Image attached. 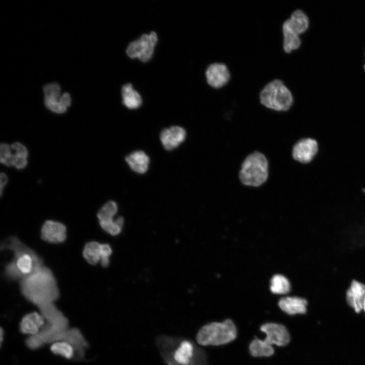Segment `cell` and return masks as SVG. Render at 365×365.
<instances>
[{
    "label": "cell",
    "mask_w": 365,
    "mask_h": 365,
    "mask_svg": "<svg viewBox=\"0 0 365 365\" xmlns=\"http://www.w3.org/2000/svg\"><path fill=\"white\" fill-rule=\"evenodd\" d=\"M20 290L26 299L38 307L54 303L60 295L53 272L44 265L21 280Z\"/></svg>",
    "instance_id": "obj_1"
},
{
    "label": "cell",
    "mask_w": 365,
    "mask_h": 365,
    "mask_svg": "<svg viewBox=\"0 0 365 365\" xmlns=\"http://www.w3.org/2000/svg\"><path fill=\"white\" fill-rule=\"evenodd\" d=\"M38 307L46 323L37 335L29 336L26 340V345L31 349H38L45 344L52 343L57 335L68 328L67 318L53 303Z\"/></svg>",
    "instance_id": "obj_2"
},
{
    "label": "cell",
    "mask_w": 365,
    "mask_h": 365,
    "mask_svg": "<svg viewBox=\"0 0 365 365\" xmlns=\"http://www.w3.org/2000/svg\"><path fill=\"white\" fill-rule=\"evenodd\" d=\"M242 185L251 188H259L269 177V161L263 153L254 151L242 161L238 173Z\"/></svg>",
    "instance_id": "obj_3"
},
{
    "label": "cell",
    "mask_w": 365,
    "mask_h": 365,
    "mask_svg": "<svg viewBox=\"0 0 365 365\" xmlns=\"http://www.w3.org/2000/svg\"><path fill=\"white\" fill-rule=\"evenodd\" d=\"M259 97L261 105L276 112H287L294 103L292 92L280 79H274L266 84L260 91Z\"/></svg>",
    "instance_id": "obj_4"
},
{
    "label": "cell",
    "mask_w": 365,
    "mask_h": 365,
    "mask_svg": "<svg viewBox=\"0 0 365 365\" xmlns=\"http://www.w3.org/2000/svg\"><path fill=\"white\" fill-rule=\"evenodd\" d=\"M309 26L307 15L301 10L292 12L281 26L282 48L286 54H290L298 49L301 45L299 35L305 32Z\"/></svg>",
    "instance_id": "obj_5"
},
{
    "label": "cell",
    "mask_w": 365,
    "mask_h": 365,
    "mask_svg": "<svg viewBox=\"0 0 365 365\" xmlns=\"http://www.w3.org/2000/svg\"><path fill=\"white\" fill-rule=\"evenodd\" d=\"M236 328L233 322L227 319L222 322H212L204 325L196 336L198 344L203 346L221 345L234 340Z\"/></svg>",
    "instance_id": "obj_6"
},
{
    "label": "cell",
    "mask_w": 365,
    "mask_h": 365,
    "mask_svg": "<svg viewBox=\"0 0 365 365\" xmlns=\"http://www.w3.org/2000/svg\"><path fill=\"white\" fill-rule=\"evenodd\" d=\"M44 102L46 106L57 114L65 113L70 105L71 97L69 93L61 94L60 86L56 83L45 85L43 87Z\"/></svg>",
    "instance_id": "obj_7"
},
{
    "label": "cell",
    "mask_w": 365,
    "mask_h": 365,
    "mask_svg": "<svg viewBox=\"0 0 365 365\" xmlns=\"http://www.w3.org/2000/svg\"><path fill=\"white\" fill-rule=\"evenodd\" d=\"M157 41V35L155 32L143 34L129 45L126 53L131 58H137L142 62L148 61L152 56Z\"/></svg>",
    "instance_id": "obj_8"
},
{
    "label": "cell",
    "mask_w": 365,
    "mask_h": 365,
    "mask_svg": "<svg viewBox=\"0 0 365 365\" xmlns=\"http://www.w3.org/2000/svg\"><path fill=\"white\" fill-rule=\"evenodd\" d=\"M207 83L211 88L220 90L227 86L232 79V74L226 64L214 62L209 64L205 72Z\"/></svg>",
    "instance_id": "obj_9"
},
{
    "label": "cell",
    "mask_w": 365,
    "mask_h": 365,
    "mask_svg": "<svg viewBox=\"0 0 365 365\" xmlns=\"http://www.w3.org/2000/svg\"><path fill=\"white\" fill-rule=\"evenodd\" d=\"M318 151L317 141L311 138H302L293 145L291 156L293 160L302 164L311 162Z\"/></svg>",
    "instance_id": "obj_10"
},
{
    "label": "cell",
    "mask_w": 365,
    "mask_h": 365,
    "mask_svg": "<svg viewBox=\"0 0 365 365\" xmlns=\"http://www.w3.org/2000/svg\"><path fill=\"white\" fill-rule=\"evenodd\" d=\"M261 330L266 335L263 340L270 346H283L289 342V335L286 328L281 324L267 323L261 326Z\"/></svg>",
    "instance_id": "obj_11"
},
{
    "label": "cell",
    "mask_w": 365,
    "mask_h": 365,
    "mask_svg": "<svg viewBox=\"0 0 365 365\" xmlns=\"http://www.w3.org/2000/svg\"><path fill=\"white\" fill-rule=\"evenodd\" d=\"M64 341L74 347L75 352L80 357L84 356L88 343L80 331L76 328H67L54 338L53 342Z\"/></svg>",
    "instance_id": "obj_12"
},
{
    "label": "cell",
    "mask_w": 365,
    "mask_h": 365,
    "mask_svg": "<svg viewBox=\"0 0 365 365\" xmlns=\"http://www.w3.org/2000/svg\"><path fill=\"white\" fill-rule=\"evenodd\" d=\"M41 236L43 240L50 243H60L66 239V228L61 223L48 220L42 227Z\"/></svg>",
    "instance_id": "obj_13"
},
{
    "label": "cell",
    "mask_w": 365,
    "mask_h": 365,
    "mask_svg": "<svg viewBox=\"0 0 365 365\" xmlns=\"http://www.w3.org/2000/svg\"><path fill=\"white\" fill-rule=\"evenodd\" d=\"M186 137V131L178 126L165 128L160 134V141L166 150H172L179 145Z\"/></svg>",
    "instance_id": "obj_14"
},
{
    "label": "cell",
    "mask_w": 365,
    "mask_h": 365,
    "mask_svg": "<svg viewBox=\"0 0 365 365\" xmlns=\"http://www.w3.org/2000/svg\"><path fill=\"white\" fill-rule=\"evenodd\" d=\"M346 299L348 305L356 313L363 309L365 300V285L356 280H353L346 293Z\"/></svg>",
    "instance_id": "obj_15"
},
{
    "label": "cell",
    "mask_w": 365,
    "mask_h": 365,
    "mask_svg": "<svg viewBox=\"0 0 365 365\" xmlns=\"http://www.w3.org/2000/svg\"><path fill=\"white\" fill-rule=\"evenodd\" d=\"M45 324V319L41 313L31 312L22 318L20 330L22 333L33 336L37 335Z\"/></svg>",
    "instance_id": "obj_16"
},
{
    "label": "cell",
    "mask_w": 365,
    "mask_h": 365,
    "mask_svg": "<svg viewBox=\"0 0 365 365\" xmlns=\"http://www.w3.org/2000/svg\"><path fill=\"white\" fill-rule=\"evenodd\" d=\"M193 343L188 340L182 341L174 349L172 355L175 365H192L195 358V349Z\"/></svg>",
    "instance_id": "obj_17"
},
{
    "label": "cell",
    "mask_w": 365,
    "mask_h": 365,
    "mask_svg": "<svg viewBox=\"0 0 365 365\" xmlns=\"http://www.w3.org/2000/svg\"><path fill=\"white\" fill-rule=\"evenodd\" d=\"M278 305L283 311L288 314H304L307 310V302L302 298L287 297L281 299Z\"/></svg>",
    "instance_id": "obj_18"
},
{
    "label": "cell",
    "mask_w": 365,
    "mask_h": 365,
    "mask_svg": "<svg viewBox=\"0 0 365 365\" xmlns=\"http://www.w3.org/2000/svg\"><path fill=\"white\" fill-rule=\"evenodd\" d=\"M125 160L131 169L139 174L148 170L150 162L149 157L142 151L132 152L126 157Z\"/></svg>",
    "instance_id": "obj_19"
},
{
    "label": "cell",
    "mask_w": 365,
    "mask_h": 365,
    "mask_svg": "<svg viewBox=\"0 0 365 365\" xmlns=\"http://www.w3.org/2000/svg\"><path fill=\"white\" fill-rule=\"evenodd\" d=\"M123 103L129 109H135L139 107L142 102L141 96L134 90L131 84L124 85L122 89Z\"/></svg>",
    "instance_id": "obj_20"
},
{
    "label": "cell",
    "mask_w": 365,
    "mask_h": 365,
    "mask_svg": "<svg viewBox=\"0 0 365 365\" xmlns=\"http://www.w3.org/2000/svg\"><path fill=\"white\" fill-rule=\"evenodd\" d=\"M251 354L256 357L270 356L273 354L274 350L272 346L267 344L263 340L256 338L249 345Z\"/></svg>",
    "instance_id": "obj_21"
},
{
    "label": "cell",
    "mask_w": 365,
    "mask_h": 365,
    "mask_svg": "<svg viewBox=\"0 0 365 365\" xmlns=\"http://www.w3.org/2000/svg\"><path fill=\"white\" fill-rule=\"evenodd\" d=\"M100 244L96 241H91L85 244L83 255L89 264L94 265L100 262Z\"/></svg>",
    "instance_id": "obj_22"
},
{
    "label": "cell",
    "mask_w": 365,
    "mask_h": 365,
    "mask_svg": "<svg viewBox=\"0 0 365 365\" xmlns=\"http://www.w3.org/2000/svg\"><path fill=\"white\" fill-rule=\"evenodd\" d=\"M117 211L118 206L116 202L110 201L106 203L97 213L100 225L114 221L113 217Z\"/></svg>",
    "instance_id": "obj_23"
},
{
    "label": "cell",
    "mask_w": 365,
    "mask_h": 365,
    "mask_svg": "<svg viewBox=\"0 0 365 365\" xmlns=\"http://www.w3.org/2000/svg\"><path fill=\"white\" fill-rule=\"evenodd\" d=\"M270 289L273 293L285 294L289 291L290 283L284 276L275 275L271 279Z\"/></svg>",
    "instance_id": "obj_24"
},
{
    "label": "cell",
    "mask_w": 365,
    "mask_h": 365,
    "mask_svg": "<svg viewBox=\"0 0 365 365\" xmlns=\"http://www.w3.org/2000/svg\"><path fill=\"white\" fill-rule=\"evenodd\" d=\"M50 349L54 354L67 359L72 358L75 352L72 346L64 341H57L53 343Z\"/></svg>",
    "instance_id": "obj_25"
},
{
    "label": "cell",
    "mask_w": 365,
    "mask_h": 365,
    "mask_svg": "<svg viewBox=\"0 0 365 365\" xmlns=\"http://www.w3.org/2000/svg\"><path fill=\"white\" fill-rule=\"evenodd\" d=\"M13 155L10 147L7 144H1L0 147V160L1 163L8 166H13Z\"/></svg>",
    "instance_id": "obj_26"
},
{
    "label": "cell",
    "mask_w": 365,
    "mask_h": 365,
    "mask_svg": "<svg viewBox=\"0 0 365 365\" xmlns=\"http://www.w3.org/2000/svg\"><path fill=\"white\" fill-rule=\"evenodd\" d=\"M112 250L109 244L103 243L100 244V263L102 266L106 267L110 263L109 257Z\"/></svg>",
    "instance_id": "obj_27"
},
{
    "label": "cell",
    "mask_w": 365,
    "mask_h": 365,
    "mask_svg": "<svg viewBox=\"0 0 365 365\" xmlns=\"http://www.w3.org/2000/svg\"><path fill=\"white\" fill-rule=\"evenodd\" d=\"M11 147L15 151V154L24 158H27L28 156L27 149L21 143L16 142L12 144Z\"/></svg>",
    "instance_id": "obj_28"
},
{
    "label": "cell",
    "mask_w": 365,
    "mask_h": 365,
    "mask_svg": "<svg viewBox=\"0 0 365 365\" xmlns=\"http://www.w3.org/2000/svg\"><path fill=\"white\" fill-rule=\"evenodd\" d=\"M27 161L26 158L18 156L16 154L13 155V166L18 169L24 168L27 165Z\"/></svg>",
    "instance_id": "obj_29"
},
{
    "label": "cell",
    "mask_w": 365,
    "mask_h": 365,
    "mask_svg": "<svg viewBox=\"0 0 365 365\" xmlns=\"http://www.w3.org/2000/svg\"><path fill=\"white\" fill-rule=\"evenodd\" d=\"M0 178H1V179H0V181H1V186H0V187H1V195H2V192H3V189L4 187V186H5V185L7 184V181H8V178H7V175H6L5 173H2L1 174Z\"/></svg>",
    "instance_id": "obj_30"
},
{
    "label": "cell",
    "mask_w": 365,
    "mask_h": 365,
    "mask_svg": "<svg viewBox=\"0 0 365 365\" xmlns=\"http://www.w3.org/2000/svg\"><path fill=\"white\" fill-rule=\"evenodd\" d=\"M363 309L365 311V300L364 301L363 304Z\"/></svg>",
    "instance_id": "obj_31"
},
{
    "label": "cell",
    "mask_w": 365,
    "mask_h": 365,
    "mask_svg": "<svg viewBox=\"0 0 365 365\" xmlns=\"http://www.w3.org/2000/svg\"><path fill=\"white\" fill-rule=\"evenodd\" d=\"M364 68H365V65H364Z\"/></svg>",
    "instance_id": "obj_32"
}]
</instances>
